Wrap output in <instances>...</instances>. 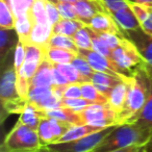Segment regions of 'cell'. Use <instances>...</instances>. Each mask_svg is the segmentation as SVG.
<instances>
[{
  "label": "cell",
  "instance_id": "6da1fadb",
  "mask_svg": "<svg viewBox=\"0 0 152 152\" xmlns=\"http://www.w3.org/2000/svg\"><path fill=\"white\" fill-rule=\"evenodd\" d=\"M148 96V75L143 65L133 72L130 88L122 112L117 116V124L133 123L145 106Z\"/></svg>",
  "mask_w": 152,
  "mask_h": 152
},
{
  "label": "cell",
  "instance_id": "7a4b0ae2",
  "mask_svg": "<svg viewBox=\"0 0 152 152\" xmlns=\"http://www.w3.org/2000/svg\"><path fill=\"white\" fill-rule=\"evenodd\" d=\"M152 135L133 123L117 125L114 130L95 148L94 152H113L131 146H143Z\"/></svg>",
  "mask_w": 152,
  "mask_h": 152
},
{
  "label": "cell",
  "instance_id": "3957f363",
  "mask_svg": "<svg viewBox=\"0 0 152 152\" xmlns=\"http://www.w3.org/2000/svg\"><path fill=\"white\" fill-rule=\"evenodd\" d=\"M0 101L2 106V122L9 115L21 114L28 101L19 95L17 90V73L14 68V58L2 66V77L0 83Z\"/></svg>",
  "mask_w": 152,
  "mask_h": 152
},
{
  "label": "cell",
  "instance_id": "277c9868",
  "mask_svg": "<svg viewBox=\"0 0 152 152\" xmlns=\"http://www.w3.org/2000/svg\"><path fill=\"white\" fill-rule=\"evenodd\" d=\"M43 147L38 130L17 122L5 137L1 152H26L41 149Z\"/></svg>",
  "mask_w": 152,
  "mask_h": 152
},
{
  "label": "cell",
  "instance_id": "5b68a950",
  "mask_svg": "<svg viewBox=\"0 0 152 152\" xmlns=\"http://www.w3.org/2000/svg\"><path fill=\"white\" fill-rule=\"evenodd\" d=\"M112 61L127 77H132L133 72L144 64L135 46L126 37H124L122 43L113 50Z\"/></svg>",
  "mask_w": 152,
  "mask_h": 152
},
{
  "label": "cell",
  "instance_id": "8992f818",
  "mask_svg": "<svg viewBox=\"0 0 152 152\" xmlns=\"http://www.w3.org/2000/svg\"><path fill=\"white\" fill-rule=\"evenodd\" d=\"M116 126L117 125L107 127V128H104L87 137H80L78 140L65 142V143L50 144L44 147H46L52 152H91L95 150V148L103 141L104 137H106L114 130Z\"/></svg>",
  "mask_w": 152,
  "mask_h": 152
},
{
  "label": "cell",
  "instance_id": "52a82bcc",
  "mask_svg": "<svg viewBox=\"0 0 152 152\" xmlns=\"http://www.w3.org/2000/svg\"><path fill=\"white\" fill-rule=\"evenodd\" d=\"M85 124L99 128H107L117 124V114L112 106L106 104H91L79 113Z\"/></svg>",
  "mask_w": 152,
  "mask_h": 152
},
{
  "label": "cell",
  "instance_id": "ba28073f",
  "mask_svg": "<svg viewBox=\"0 0 152 152\" xmlns=\"http://www.w3.org/2000/svg\"><path fill=\"white\" fill-rule=\"evenodd\" d=\"M25 46V61L17 75L23 76L27 80L31 81L42 61L46 58V49L30 44H24Z\"/></svg>",
  "mask_w": 152,
  "mask_h": 152
},
{
  "label": "cell",
  "instance_id": "9c48e42d",
  "mask_svg": "<svg viewBox=\"0 0 152 152\" xmlns=\"http://www.w3.org/2000/svg\"><path fill=\"white\" fill-rule=\"evenodd\" d=\"M78 54L81 55L83 57H85V58L89 61V64L94 69V71L104 72V73L110 74V75L118 76V77H123V78H131V77L125 76L124 74L122 73V71L117 67V65L112 59L99 54V53L96 52V51L79 49Z\"/></svg>",
  "mask_w": 152,
  "mask_h": 152
},
{
  "label": "cell",
  "instance_id": "30bf717a",
  "mask_svg": "<svg viewBox=\"0 0 152 152\" xmlns=\"http://www.w3.org/2000/svg\"><path fill=\"white\" fill-rule=\"evenodd\" d=\"M123 34L132 42L144 63L148 66H152V36L145 32L141 27L123 31Z\"/></svg>",
  "mask_w": 152,
  "mask_h": 152
},
{
  "label": "cell",
  "instance_id": "8fae6325",
  "mask_svg": "<svg viewBox=\"0 0 152 152\" xmlns=\"http://www.w3.org/2000/svg\"><path fill=\"white\" fill-rule=\"evenodd\" d=\"M88 26L97 34H114L124 36L114 18L108 13H98L92 18Z\"/></svg>",
  "mask_w": 152,
  "mask_h": 152
},
{
  "label": "cell",
  "instance_id": "7c38bea8",
  "mask_svg": "<svg viewBox=\"0 0 152 152\" xmlns=\"http://www.w3.org/2000/svg\"><path fill=\"white\" fill-rule=\"evenodd\" d=\"M77 20L88 26L92 18L98 13H107L98 0H78L74 3Z\"/></svg>",
  "mask_w": 152,
  "mask_h": 152
},
{
  "label": "cell",
  "instance_id": "4fadbf2b",
  "mask_svg": "<svg viewBox=\"0 0 152 152\" xmlns=\"http://www.w3.org/2000/svg\"><path fill=\"white\" fill-rule=\"evenodd\" d=\"M19 42V36H18L15 28L14 29L0 28V61H1V67L7 61L10 54L14 53Z\"/></svg>",
  "mask_w": 152,
  "mask_h": 152
},
{
  "label": "cell",
  "instance_id": "5bb4252c",
  "mask_svg": "<svg viewBox=\"0 0 152 152\" xmlns=\"http://www.w3.org/2000/svg\"><path fill=\"white\" fill-rule=\"evenodd\" d=\"M130 78H123V77H118V76L110 75V74L104 73V72L95 71L92 76L91 83L96 87V89L104 95L106 98L110 94L115 87L121 83L122 80H126Z\"/></svg>",
  "mask_w": 152,
  "mask_h": 152
},
{
  "label": "cell",
  "instance_id": "9a60e30c",
  "mask_svg": "<svg viewBox=\"0 0 152 152\" xmlns=\"http://www.w3.org/2000/svg\"><path fill=\"white\" fill-rule=\"evenodd\" d=\"M131 78H132V77H131ZM131 78L126 79V80H122L119 85H117L116 87L113 89V91L110 92V94L107 97L108 104H110L113 110L116 112L117 116L122 112L123 107H124V105H125L127 95H128L129 88H130Z\"/></svg>",
  "mask_w": 152,
  "mask_h": 152
},
{
  "label": "cell",
  "instance_id": "2e32d148",
  "mask_svg": "<svg viewBox=\"0 0 152 152\" xmlns=\"http://www.w3.org/2000/svg\"><path fill=\"white\" fill-rule=\"evenodd\" d=\"M53 34V26L50 23H34L31 34L26 44L34 45L46 49L49 46V41Z\"/></svg>",
  "mask_w": 152,
  "mask_h": 152
},
{
  "label": "cell",
  "instance_id": "e0dca14e",
  "mask_svg": "<svg viewBox=\"0 0 152 152\" xmlns=\"http://www.w3.org/2000/svg\"><path fill=\"white\" fill-rule=\"evenodd\" d=\"M45 118H47L45 110H41L40 107L30 103V102H27L23 112L20 114L18 122H20L21 124L26 125V126L30 127L32 129L38 130V127L40 125L41 121Z\"/></svg>",
  "mask_w": 152,
  "mask_h": 152
},
{
  "label": "cell",
  "instance_id": "ac0fdd59",
  "mask_svg": "<svg viewBox=\"0 0 152 152\" xmlns=\"http://www.w3.org/2000/svg\"><path fill=\"white\" fill-rule=\"evenodd\" d=\"M53 64L45 58L37 70L36 74L30 81L31 87H47L52 88L53 86Z\"/></svg>",
  "mask_w": 152,
  "mask_h": 152
},
{
  "label": "cell",
  "instance_id": "d6986e66",
  "mask_svg": "<svg viewBox=\"0 0 152 152\" xmlns=\"http://www.w3.org/2000/svg\"><path fill=\"white\" fill-rule=\"evenodd\" d=\"M146 71V70H145ZM147 73V72H146ZM148 75V74H147ZM140 128L148 130L152 133V79L148 76V96L145 106L141 114L137 116V120L133 122Z\"/></svg>",
  "mask_w": 152,
  "mask_h": 152
},
{
  "label": "cell",
  "instance_id": "ffe728a7",
  "mask_svg": "<svg viewBox=\"0 0 152 152\" xmlns=\"http://www.w3.org/2000/svg\"><path fill=\"white\" fill-rule=\"evenodd\" d=\"M110 16L114 18V20L122 31H128V30H133L141 27V24L130 7L112 14Z\"/></svg>",
  "mask_w": 152,
  "mask_h": 152
},
{
  "label": "cell",
  "instance_id": "44dd1931",
  "mask_svg": "<svg viewBox=\"0 0 152 152\" xmlns=\"http://www.w3.org/2000/svg\"><path fill=\"white\" fill-rule=\"evenodd\" d=\"M104 128H99V127L92 126L89 124H79V125H73L61 139L58 140L57 143H65V142L74 141V140H78L80 137H87L89 134H92L94 132L100 131Z\"/></svg>",
  "mask_w": 152,
  "mask_h": 152
},
{
  "label": "cell",
  "instance_id": "7402d4cb",
  "mask_svg": "<svg viewBox=\"0 0 152 152\" xmlns=\"http://www.w3.org/2000/svg\"><path fill=\"white\" fill-rule=\"evenodd\" d=\"M46 116L47 118L56 119V120L63 121V122L70 123L72 125L85 124L83 122V119H81V116L79 113H76L74 110L66 107H58L51 110H47Z\"/></svg>",
  "mask_w": 152,
  "mask_h": 152
},
{
  "label": "cell",
  "instance_id": "603a6c76",
  "mask_svg": "<svg viewBox=\"0 0 152 152\" xmlns=\"http://www.w3.org/2000/svg\"><path fill=\"white\" fill-rule=\"evenodd\" d=\"M87 26L79 20H70L61 18L54 26H53V34H61L72 38L81 27Z\"/></svg>",
  "mask_w": 152,
  "mask_h": 152
},
{
  "label": "cell",
  "instance_id": "cb8c5ba5",
  "mask_svg": "<svg viewBox=\"0 0 152 152\" xmlns=\"http://www.w3.org/2000/svg\"><path fill=\"white\" fill-rule=\"evenodd\" d=\"M34 27V20H32L30 13L18 16L15 19V30L17 31L19 39L24 44L28 42V39L31 34Z\"/></svg>",
  "mask_w": 152,
  "mask_h": 152
},
{
  "label": "cell",
  "instance_id": "d4e9b609",
  "mask_svg": "<svg viewBox=\"0 0 152 152\" xmlns=\"http://www.w3.org/2000/svg\"><path fill=\"white\" fill-rule=\"evenodd\" d=\"M46 58L52 64H72L78 53L56 47H47Z\"/></svg>",
  "mask_w": 152,
  "mask_h": 152
},
{
  "label": "cell",
  "instance_id": "484cf974",
  "mask_svg": "<svg viewBox=\"0 0 152 152\" xmlns=\"http://www.w3.org/2000/svg\"><path fill=\"white\" fill-rule=\"evenodd\" d=\"M80 88H81V97L85 98L88 101H90L92 104L108 103L107 98L104 95H102L91 81L90 83H80Z\"/></svg>",
  "mask_w": 152,
  "mask_h": 152
},
{
  "label": "cell",
  "instance_id": "4316f807",
  "mask_svg": "<svg viewBox=\"0 0 152 152\" xmlns=\"http://www.w3.org/2000/svg\"><path fill=\"white\" fill-rule=\"evenodd\" d=\"M54 67L65 76L69 83H90L86 77L79 73L72 64H53Z\"/></svg>",
  "mask_w": 152,
  "mask_h": 152
},
{
  "label": "cell",
  "instance_id": "83f0119b",
  "mask_svg": "<svg viewBox=\"0 0 152 152\" xmlns=\"http://www.w3.org/2000/svg\"><path fill=\"white\" fill-rule=\"evenodd\" d=\"M15 19L9 0H0V28L14 29Z\"/></svg>",
  "mask_w": 152,
  "mask_h": 152
},
{
  "label": "cell",
  "instance_id": "f1b7e54d",
  "mask_svg": "<svg viewBox=\"0 0 152 152\" xmlns=\"http://www.w3.org/2000/svg\"><path fill=\"white\" fill-rule=\"evenodd\" d=\"M74 43L76 44L77 48L83 50H93V41L90 32V28L88 26L81 27L78 31L76 32L73 37Z\"/></svg>",
  "mask_w": 152,
  "mask_h": 152
},
{
  "label": "cell",
  "instance_id": "f546056e",
  "mask_svg": "<svg viewBox=\"0 0 152 152\" xmlns=\"http://www.w3.org/2000/svg\"><path fill=\"white\" fill-rule=\"evenodd\" d=\"M38 134L43 146H47L55 143V137L54 134H53L52 126H51L50 119L49 118H45L41 121L40 125L38 127Z\"/></svg>",
  "mask_w": 152,
  "mask_h": 152
},
{
  "label": "cell",
  "instance_id": "4dcf8cb0",
  "mask_svg": "<svg viewBox=\"0 0 152 152\" xmlns=\"http://www.w3.org/2000/svg\"><path fill=\"white\" fill-rule=\"evenodd\" d=\"M52 88L47 87H31L28 93V102L39 106L43 101L52 95Z\"/></svg>",
  "mask_w": 152,
  "mask_h": 152
},
{
  "label": "cell",
  "instance_id": "1f68e13d",
  "mask_svg": "<svg viewBox=\"0 0 152 152\" xmlns=\"http://www.w3.org/2000/svg\"><path fill=\"white\" fill-rule=\"evenodd\" d=\"M48 47H56V48L66 49V50L72 51V52L78 53L79 49L77 48L76 44L74 43L73 39L61 34H52L50 41H49Z\"/></svg>",
  "mask_w": 152,
  "mask_h": 152
},
{
  "label": "cell",
  "instance_id": "d6a6232c",
  "mask_svg": "<svg viewBox=\"0 0 152 152\" xmlns=\"http://www.w3.org/2000/svg\"><path fill=\"white\" fill-rule=\"evenodd\" d=\"M29 13L34 20V23H49L48 18H47L46 0H34Z\"/></svg>",
  "mask_w": 152,
  "mask_h": 152
},
{
  "label": "cell",
  "instance_id": "836d02e7",
  "mask_svg": "<svg viewBox=\"0 0 152 152\" xmlns=\"http://www.w3.org/2000/svg\"><path fill=\"white\" fill-rule=\"evenodd\" d=\"M88 27H89V26H88ZM90 32H91L92 41H93V50L98 52L99 54L103 55V56L107 57V58L112 59L113 51H112V49L106 45V43L103 41V39H102L97 32L92 30L91 28H90Z\"/></svg>",
  "mask_w": 152,
  "mask_h": 152
},
{
  "label": "cell",
  "instance_id": "e575fe53",
  "mask_svg": "<svg viewBox=\"0 0 152 152\" xmlns=\"http://www.w3.org/2000/svg\"><path fill=\"white\" fill-rule=\"evenodd\" d=\"M48 1L56 5L63 19L77 20V15H76L75 7H74L73 3L66 2L63 0H48Z\"/></svg>",
  "mask_w": 152,
  "mask_h": 152
},
{
  "label": "cell",
  "instance_id": "d590c367",
  "mask_svg": "<svg viewBox=\"0 0 152 152\" xmlns=\"http://www.w3.org/2000/svg\"><path fill=\"white\" fill-rule=\"evenodd\" d=\"M72 65L76 68V70H77L83 77H86L88 80L91 81L92 76H93V74L95 71H94V69L91 67L89 61H88L85 57H83L81 55L78 54L75 57V59L72 61Z\"/></svg>",
  "mask_w": 152,
  "mask_h": 152
},
{
  "label": "cell",
  "instance_id": "8d00e7d4",
  "mask_svg": "<svg viewBox=\"0 0 152 152\" xmlns=\"http://www.w3.org/2000/svg\"><path fill=\"white\" fill-rule=\"evenodd\" d=\"M15 18L18 16L28 14L34 4V0H9Z\"/></svg>",
  "mask_w": 152,
  "mask_h": 152
},
{
  "label": "cell",
  "instance_id": "74e56055",
  "mask_svg": "<svg viewBox=\"0 0 152 152\" xmlns=\"http://www.w3.org/2000/svg\"><path fill=\"white\" fill-rule=\"evenodd\" d=\"M91 102L86 100L85 98H75V99H63L61 101V107H66L72 110L76 113H81L85 110L89 105H91Z\"/></svg>",
  "mask_w": 152,
  "mask_h": 152
},
{
  "label": "cell",
  "instance_id": "f35d334b",
  "mask_svg": "<svg viewBox=\"0 0 152 152\" xmlns=\"http://www.w3.org/2000/svg\"><path fill=\"white\" fill-rule=\"evenodd\" d=\"M110 15L129 7L128 0H98Z\"/></svg>",
  "mask_w": 152,
  "mask_h": 152
},
{
  "label": "cell",
  "instance_id": "ab89813d",
  "mask_svg": "<svg viewBox=\"0 0 152 152\" xmlns=\"http://www.w3.org/2000/svg\"><path fill=\"white\" fill-rule=\"evenodd\" d=\"M25 46H24V43L20 41L14 51V68L16 70V73H18L22 68L25 61Z\"/></svg>",
  "mask_w": 152,
  "mask_h": 152
},
{
  "label": "cell",
  "instance_id": "60d3db41",
  "mask_svg": "<svg viewBox=\"0 0 152 152\" xmlns=\"http://www.w3.org/2000/svg\"><path fill=\"white\" fill-rule=\"evenodd\" d=\"M46 11H47V18H48L49 23L52 26H54L61 19V16L59 14L58 9L52 2L46 0Z\"/></svg>",
  "mask_w": 152,
  "mask_h": 152
},
{
  "label": "cell",
  "instance_id": "b9f144b4",
  "mask_svg": "<svg viewBox=\"0 0 152 152\" xmlns=\"http://www.w3.org/2000/svg\"><path fill=\"white\" fill-rule=\"evenodd\" d=\"M81 98L80 83H70L66 87L63 99H75Z\"/></svg>",
  "mask_w": 152,
  "mask_h": 152
},
{
  "label": "cell",
  "instance_id": "7bdbcfd3",
  "mask_svg": "<svg viewBox=\"0 0 152 152\" xmlns=\"http://www.w3.org/2000/svg\"><path fill=\"white\" fill-rule=\"evenodd\" d=\"M98 34L103 39V41L112 49V51L114 49H116L122 43V40L124 38V36H118V34Z\"/></svg>",
  "mask_w": 152,
  "mask_h": 152
},
{
  "label": "cell",
  "instance_id": "ee69618b",
  "mask_svg": "<svg viewBox=\"0 0 152 152\" xmlns=\"http://www.w3.org/2000/svg\"><path fill=\"white\" fill-rule=\"evenodd\" d=\"M141 28L148 34L152 36V7L149 9L148 15L146 18L141 22Z\"/></svg>",
  "mask_w": 152,
  "mask_h": 152
},
{
  "label": "cell",
  "instance_id": "f6af8a7d",
  "mask_svg": "<svg viewBox=\"0 0 152 152\" xmlns=\"http://www.w3.org/2000/svg\"><path fill=\"white\" fill-rule=\"evenodd\" d=\"M52 76H53V86H68L70 85L68 83V80L65 78V76L54 67L53 65V72H52Z\"/></svg>",
  "mask_w": 152,
  "mask_h": 152
},
{
  "label": "cell",
  "instance_id": "bcb514c9",
  "mask_svg": "<svg viewBox=\"0 0 152 152\" xmlns=\"http://www.w3.org/2000/svg\"><path fill=\"white\" fill-rule=\"evenodd\" d=\"M113 152H144V145L143 146H131V147L125 148V149L117 150Z\"/></svg>",
  "mask_w": 152,
  "mask_h": 152
},
{
  "label": "cell",
  "instance_id": "7dc6e473",
  "mask_svg": "<svg viewBox=\"0 0 152 152\" xmlns=\"http://www.w3.org/2000/svg\"><path fill=\"white\" fill-rule=\"evenodd\" d=\"M131 3H137V4H142L148 7H152V0H128Z\"/></svg>",
  "mask_w": 152,
  "mask_h": 152
},
{
  "label": "cell",
  "instance_id": "c3c4849f",
  "mask_svg": "<svg viewBox=\"0 0 152 152\" xmlns=\"http://www.w3.org/2000/svg\"><path fill=\"white\" fill-rule=\"evenodd\" d=\"M144 152H152V135L144 145Z\"/></svg>",
  "mask_w": 152,
  "mask_h": 152
},
{
  "label": "cell",
  "instance_id": "681fc988",
  "mask_svg": "<svg viewBox=\"0 0 152 152\" xmlns=\"http://www.w3.org/2000/svg\"><path fill=\"white\" fill-rule=\"evenodd\" d=\"M143 67H144V69L146 70V72H147L148 76H149L150 78L152 79V66H148V65H146V64L144 63L143 64Z\"/></svg>",
  "mask_w": 152,
  "mask_h": 152
},
{
  "label": "cell",
  "instance_id": "f907efd6",
  "mask_svg": "<svg viewBox=\"0 0 152 152\" xmlns=\"http://www.w3.org/2000/svg\"><path fill=\"white\" fill-rule=\"evenodd\" d=\"M26 152H52V151H50V150H48L46 147H44L43 146L41 149H38V150H34V151H26Z\"/></svg>",
  "mask_w": 152,
  "mask_h": 152
},
{
  "label": "cell",
  "instance_id": "816d5d0a",
  "mask_svg": "<svg viewBox=\"0 0 152 152\" xmlns=\"http://www.w3.org/2000/svg\"><path fill=\"white\" fill-rule=\"evenodd\" d=\"M63 1H66V2H70V3H76L77 2V1H78V0H63Z\"/></svg>",
  "mask_w": 152,
  "mask_h": 152
},
{
  "label": "cell",
  "instance_id": "f5cc1de1",
  "mask_svg": "<svg viewBox=\"0 0 152 152\" xmlns=\"http://www.w3.org/2000/svg\"><path fill=\"white\" fill-rule=\"evenodd\" d=\"M91 152H94V151H91Z\"/></svg>",
  "mask_w": 152,
  "mask_h": 152
}]
</instances>
